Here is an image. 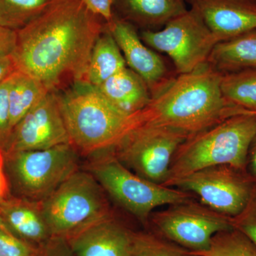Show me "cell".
Masks as SVG:
<instances>
[{"instance_id":"36","label":"cell","mask_w":256,"mask_h":256,"mask_svg":"<svg viewBox=\"0 0 256 256\" xmlns=\"http://www.w3.org/2000/svg\"><path fill=\"white\" fill-rule=\"evenodd\" d=\"M0 229H4V230H10L8 228V226L5 224L4 220H3L2 216L0 214Z\"/></svg>"},{"instance_id":"10","label":"cell","mask_w":256,"mask_h":256,"mask_svg":"<svg viewBox=\"0 0 256 256\" xmlns=\"http://www.w3.org/2000/svg\"><path fill=\"white\" fill-rule=\"evenodd\" d=\"M242 172L228 165H218L175 178L164 186L194 194L202 204L232 218L246 206L254 191L252 183Z\"/></svg>"},{"instance_id":"3","label":"cell","mask_w":256,"mask_h":256,"mask_svg":"<svg viewBox=\"0 0 256 256\" xmlns=\"http://www.w3.org/2000/svg\"><path fill=\"white\" fill-rule=\"evenodd\" d=\"M60 98L70 144L80 156L111 149L137 126V112L120 110L85 80L74 82Z\"/></svg>"},{"instance_id":"27","label":"cell","mask_w":256,"mask_h":256,"mask_svg":"<svg viewBox=\"0 0 256 256\" xmlns=\"http://www.w3.org/2000/svg\"><path fill=\"white\" fill-rule=\"evenodd\" d=\"M232 222L234 228L246 236L256 246V188L246 206L238 215L232 217Z\"/></svg>"},{"instance_id":"6","label":"cell","mask_w":256,"mask_h":256,"mask_svg":"<svg viewBox=\"0 0 256 256\" xmlns=\"http://www.w3.org/2000/svg\"><path fill=\"white\" fill-rule=\"evenodd\" d=\"M106 194L86 170L80 168L70 175L41 202L52 236L67 240L89 226L112 216Z\"/></svg>"},{"instance_id":"33","label":"cell","mask_w":256,"mask_h":256,"mask_svg":"<svg viewBox=\"0 0 256 256\" xmlns=\"http://www.w3.org/2000/svg\"><path fill=\"white\" fill-rule=\"evenodd\" d=\"M249 164H250V170L256 180V132L252 139L250 148H249L248 158Z\"/></svg>"},{"instance_id":"2","label":"cell","mask_w":256,"mask_h":256,"mask_svg":"<svg viewBox=\"0 0 256 256\" xmlns=\"http://www.w3.org/2000/svg\"><path fill=\"white\" fill-rule=\"evenodd\" d=\"M222 76L208 63L178 74L138 112V124L172 128L190 136L234 116L220 92Z\"/></svg>"},{"instance_id":"4","label":"cell","mask_w":256,"mask_h":256,"mask_svg":"<svg viewBox=\"0 0 256 256\" xmlns=\"http://www.w3.org/2000/svg\"><path fill=\"white\" fill-rule=\"evenodd\" d=\"M218 124L192 134L176 150L166 183L198 170L228 165L244 171L256 132V114L239 110Z\"/></svg>"},{"instance_id":"13","label":"cell","mask_w":256,"mask_h":256,"mask_svg":"<svg viewBox=\"0 0 256 256\" xmlns=\"http://www.w3.org/2000/svg\"><path fill=\"white\" fill-rule=\"evenodd\" d=\"M106 24L122 52L126 64L144 80L152 97L178 76L171 74L164 60L146 46L138 34L137 28L131 24L114 15V20Z\"/></svg>"},{"instance_id":"14","label":"cell","mask_w":256,"mask_h":256,"mask_svg":"<svg viewBox=\"0 0 256 256\" xmlns=\"http://www.w3.org/2000/svg\"><path fill=\"white\" fill-rule=\"evenodd\" d=\"M218 43L256 28V0H186Z\"/></svg>"},{"instance_id":"16","label":"cell","mask_w":256,"mask_h":256,"mask_svg":"<svg viewBox=\"0 0 256 256\" xmlns=\"http://www.w3.org/2000/svg\"><path fill=\"white\" fill-rule=\"evenodd\" d=\"M186 0H114V16L142 31H158L188 10Z\"/></svg>"},{"instance_id":"5","label":"cell","mask_w":256,"mask_h":256,"mask_svg":"<svg viewBox=\"0 0 256 256\" xmlns=\"http://www.w3.org/2000/svg\"><path fill=\"white\" fill-rule=\"evenodd\" d=\"M84 170L98 182L107 194L141 222L164 205L191 200L193 195L178 188L152 182L126 168L109 150L90 156Z\"/></svg>"},{"instance_id":"20","label":"cell","mask_w":256,"mask_h":256,"mask_svg":"<svg viewBox=\"0 0 256 256\" xmlns=\"http://www.w3.org/2000/svg\"><path fill=\"white\" fill-rule=\"evenodd\" d=\"M126 68L124 55L106 24L92 48L85 82L97 87Z\"/></svg>"},{"instance_id":"30","label":"cell","mask_w":256,"mask_h":256,"mask_svg":"<svg viewBox=\"0 0 256 256\" xmlns=\"http://www.w3.org/2000/svg\"><path fill=\"white\" fill-rule=\"evenodd\" d=\"M90 12L102 18L106 24L110 23L114 18V0H82Z\"/></svg>"},{"instance_id":"35","label":"cell","mask_w":256,"mask_h":256,"mask_svg":"<svg viewBox=\"0 0 256 256\" xmlns=\"http://www.w3.org/2000/svg\"><path fill=\"white\" fill-rule=\"evenodd\" d=\"M4 156L2 150L0 148V178H6L4 173Z\"/></svg>"},{"instance_id":"32","label":"cell","mask_w":256,"mask_h":256,"mask_svg":"<svg viewBox=\"0 0 256 256\" xmlns=\"http://www.w3.org/2000/svg\"><path fill=\"white\" fill-rule=\"evenodd\" d=\"M16 70L12 55L0 56V84Z\"/></svg>"},{"instance_id":"24","label":"cell","mask_w":256,"mask_h":256,"mask_svg":"<svg viewBox=\"0 0 256 256\" xmlns=\"http://www.w3.org/2000/svg\"><path fill=\"white\" fill-rule=\"evenodd\" d=\"M190 252L195 256H256V246L246 236L234 228L216 234L207 250Z\"/></svg>"},{"instance_id":"22","label":"cell","mask_w":256,"mask_h":256,"mask_svg":"<svg viewBox=\"0 0 256 256\" xmlns=\"http://www.w3.org/2000/svg\"><path fill=\"white\" fill-rule=\"evenodd\" d=\"M220 87L230 107L256 114V68L222 74Z\"/></svg>"},{"instance_id":"31","label":"cell","mask_w":256,"mask_h":256,"mask_svg":"<svg viewBox=\"0 0 256 256\" xmlns=\"http://www.w3.org/2000/svg\"><path fill=\"white\" fill-rule=\"evenodd\" d=\"M16 41V32L3 28L0 25V56L11 55Z\"/></svg>"},{"instance_id":"15","label":"cell","mask_w":256,"mask_h":256,"mask_svg":"<svg viewBox=\"0 0 256 256\" xmlns=\"http://www.w3.org/2000/svg\"><path fill=\"white\" fill-rule=\"evenodd\" d=\"M133 235L110 216L89 226L66 242L76 256H132Z\"/></svg>"},{"instance_id":"1","label":"cell","mask_w":256,"mask_h":256,"mask_svg":"<svg viewBox=\"0 0 256 256\" xmlns=\"http://www.w3.org/2000/svg\"><path fill=\"white\" fill-rule=\"evenodd\" d=\"M82 0H53L38 18L16 32V70L50 90L85 80L92 48L105 30Z\"/></svg>"},{"instance_id":"11","label":"cell","mask_w":256,"mask_h":256,"mask_svg":"<svg viewBox=\"0 0 256 256\" xmlns=\"http://www.w3.org/2000/svg\"><path fill=\"white\" fill-rule=\"evenodd\" d=\"M151 216L165 237L191 252L207 250L216 234L234 229L232 218L192 200L170 205Z\"/></svg>"},{"instance_id":"9","label":"cell","mask_w":256,"mask_h":256,"mask_svg":"<svg viewBox=\"0 0 256 256\" xmlns=\"http://www.w3.org/2000/svg\"><path fill=\"white\" fill-rule=\"evenodd\" d=\"M140 36L146 46L171 58L178 75L190 73L207 63L218 43L201 16L192 9L161 30L142 31Z\"/></svg>"},{"instance_id":"21","label":"cell","mask_w":256,"mask_h":256,"mask_svg":"<svg viewBox=\"0 0 256 256\" xmlns=\"http://www.w3.org/2000/svg\"><path fill=\"white\" fill-rule=\"evenodd\" d=\"M50 90L31 76L16 70L10 76L9 102L12 130Z\"/></svg>"},{"instance_id":"25","label":"cell","mask_w":256,"mask_h":256,"mask_svg":"<svg viewBox=\"0 0 256 256\" xmlns=\"http://www.w3.org/2000/svg\"><path fill=\"white\" fill-rule=\"evenodd\" d=\"M132 256H195L150 234L134 233Z\"/></svg>"},{"instance_id":"8","label":"cell","mask_w":256,"mask_h":256,"mask_svg":"<svg viewBox=\"0 0 256 256\" xmlns=\"http://www.w3.org/2000/svg\"><path fill=\"white\" fill-rule=\"evenodd\" d=\"M25 200L42 202L80 169V154L72 144L6 154Z\"/></svg>"},{"instance_id":"26","label":"cell","mask_w":256,"mask_h":256,"mask_svg":"<svg viewBox=\"0 0 256 256\" xmlns=\"http://www.w3.org/2000/svg\"><path fill=\"white\" fill-rule=\"evenodd\" d=\"M40 247L18 238L9 230L0 229V256H37Z\"/></svg>"},{"instance_id":"12","label":"cell","mask_w":256,"mask_h":256,"mask_svg":"<svg viewBox=\"0 0 256 256\" xmlns=\"http://www.w3.org/2000/svg\"><path fill=\"white\" fill-rule=\"evenodd\" d=\"M64 144H70V141L60 95L50 92L16 124L4 151L10 154L50 149Z\"/></svg>"},{"instance_id":"34","label":"cell","mask_w":256,"mask_h":256,"mask_svg":"<svg viewBox=\"0 0 256 256\" xmlns=\"http://www.w3.org/2000/svg\"><path fill=\"white\" fill-rule=\"evenodd\" d=\"M8 184L6 178H0V201L8 196Z\"/></svg>"},{"instance_id":"7","label":"cell","mask_w":256,"mask_h":256,"mask_svg":"<svg viewBox=\"0 0 256 256\" xmlns=\"http://www.w3.org/2000/svg\"><path fill=\"white\" fill-rule=\"evenodd\" d=\"M188 137L172 128L139 124L107 150L138 176L163 185L176 150Z\"/></svg>"},{"instance_id":"18","label":"cell","mask_w":256,"mask_h":256,"mask_svg":"<svg viewBox=\"0 0 256 256\" xmlns=\"http://www.w3.org/2000/svg\"><path fill=\"white\" fill-rule=\"evenodd\" d=\"M97 88L114 107L129 114L142 110L152 98L144 80L128 67Z\"/></svg>"},{"instance_id":"17","label":"cell","mask_w":256,"mask_h":256,"mask_svg":"<svg viewBox=\"0 0 256 256\" xmlns=\"http://www.w3.org/2000/svg\"><path fill=\"white\" fill-rule=\"evenodd\" d=\"M0 214L12 233L33 245L42 246L52 237L41 202L4 198L0 201Z\"/></svg>"},{"instance_id":"29","label":"cell","mask_w":256,"mask_h":256,"mask_svg":"<svg viewBox=\"0 0 256 256\" xmlns=\"http://www.w3.org/2000/svg\"><path fill=\"white\" fill-rule=\"evenodd\" d=\"M37 256H76L66 240L60 237H52L48 242L40 247Z\"/></svg>"},{"instance_id":"28","label":"cell","mask_w":256,"mask_h":256,"mask_svg":"<svg viewBox=\"0 0 256 256\" xmlns=\"http://www.w3.org/2000/svg\"><path fill=\"white\" fill-rule=\"evenodd\" d=\"M10 76L0 84V148L2 150L6 149L12 132L9 102Z\"/></svg>"},{"instance_id":"19","label":"cell","mask_w":256,"mask_h":256,"mask_svg":"<svg viewBox=\"0 0 256 256\" xmlns=\"http://www.w3.org/2000/svg\"><path fill=\"white\" fill-rule=\"evenodd\" d=\"M207 63L222 74L256 68V28L217 44Z\"/></svg>"},{"instance_id":"23","label":"cell","mask_w":256,"mask_h":256,"mask_svg":"<svg viewBox=\"0 0 256 256\" xmlns=\"http://www.w3.org/2000/svg\"><path fill=\"white\" fill-rule=\"evenodd\" d=\"M53 0H0V25L18 32L38 18Z\"/></svg>"}]
</instances>
